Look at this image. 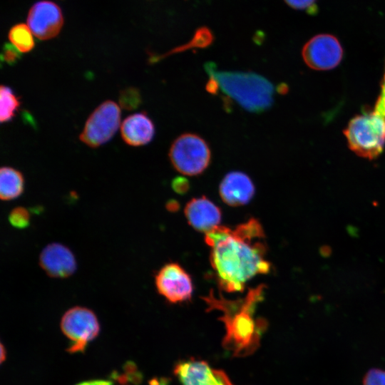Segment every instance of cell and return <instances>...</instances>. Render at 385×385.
<instances>
[{"label":"cell","instance_id":"9","mask_svg":"<svg viewBox=\"0 0 385 385\" xmlns=\"http://www.w3.org/2000/svg\"><path fill=\"white\" fill-rule=\"evenodd\" d=\"M158 293L172 303L187 301L191 298L193 286L190 276L178 263L163 266L155 276Z\"/></svg>","mask_w":385,"mask_h":385},{"label":"cell","instance_id":"3","mask_svg":"<svg viewBox=\"0 0 385 385\" xmlns=\"http://www.w3.org/2000/svg\"><path fill=\"white\" fill-rule=\"evenodd\" d=\"M263 289V285H260L250 289L244 299L235 301L223 297L216 298L212 292L205 297L210 309L224 312L222 319L227 330V344L231 345L233 343L237 351L246 350L258 340V328L252 313L256 303L262 298Z\"/></svg>","mask_w":385,"mask_h":385},{"label":"cell","instance_id":"5","mask_svg":"<svg viewBox=\"0 0 385 385\" xmlns=\"http://www.w3.org/2000/svg\"><path fill=\"white\" fill-rule=\"evenodd\" d=\"M168 155L177 171L190 176L203 173L211 160L207 143L200 135L190 133L180 135L173 142Z\"/></svg>","mask_w":385,"mask_h":385},{"label":"cell","instance_id":"4","mask_svg":"<svg viewBox=\"0 0 385 385\" xmlns=\"http://www.w3.org/2000/svg\"><path fill=\"white\" fill-rule=\"evenodd\" d=\"M344 133L357 155L369 160L378 157L385 146V94H380L373 110L354 117Z\"/></svg>","mask_w":385,"mask_h":385},{"label":"cell","instance_id":"26","mask_svg":"<svg viewBox=\"0 0 385 385\" xmlns=\"http://www.w3.org/2000/svg\"><path fill=\"white\" fill-rule=\"evenodd\" d=\"M1 361L3 362L4 359H5V355H4V353H5V350L4 349V346L3 344L1 345Z\"/></svg>","mask_w":385,"mask_h":385},{"label":"cell","instance_id":"22","mask_svg":"<svg viewBox=\"0 0 385 385\" xmlns=\"http://www.w3.org/2000/svg\"><path fill=\"white\" fill-rule=\"evenodd\" d=\"M364 385H385V371L370 369L364 379Z\"/></svg>","mask_w":385,"mask_h":385},{"label":"cell","instance_id":"6","mask_svg":"<svg viewBox=\"0 0 385 385\" xmlns=\"http://www.w3.org/2000/svg\"><path fill=\"white\" fill-rule=\"evenodd\" d=\"M120 123V110L116 103L106 101L89 115L79 139L91 148H98L109 141Z\"/></svg>","mask_w":385,"mask_h":385},{"label":"cell","instance_id":"17","mask_svg":"<svg viewBox=\"0 0 385 385\" xmlns=\"http://www.w3.org/2000/svg\"><path fill=\"white\" fill-rule=\"evenodd\" d=\"M21 105L20 100L11 88L0 87V120L1 123L11 120Z\"/></svg>","mask_w":385,"mask_h":385},{"label":"cell","instance_id":"16","mask_svg":"<svg viewBox=\"0 0 385 385\" xmlns=\"http://www.w3.org/2000/svg\"><path fill=\"white\" fill-rule=\"evenodd\" d=\"M24 178L18 170L4 166L0 170V197L2 200H14L24 192Z\"/></svg>","mask_w":385,"mask_h":385},{"label":"cell","instance_id":"23","mask_svg":"<svg viewBox=\"0 0 385 385\" xmlns=\"http://www.w3.org/2000/svg\"><path fill=\"white\" fill-rule=\"evenodd\" d=\"M287 4L294 9L306 11L314 14L317 10L316 0H284Z\"/></svg>","mask_w":385,"mask_h":385},{"label":"cell","instance_id":"24","mask_svg":"<svg viewBox=\"0 0 385 385\" xmlns=\"http://www.w3.org/2000/svg\"><path fill=\"white\" fill-rule=\"evenodd\" d=\"M173 189L178 192H183L188 188V181L183 178H177L173 181Z\"/></svg>","mask_w":385,"mask_h":385},{"label":"cell","instance_id":"25","mask_svg":"<svg viewBox=\"0 0 385 385\" xmlns=\"http://www.w3.org/2000/svg\"><path fill=\"white\" fill-rule=\"evenodd\" d=\"M76 385H113L111 381L96 379L81 382Z\"/></svg>","mask_w":385,"mask_h":385},{"label":"cell","instance_id":"18","mask_svg":"<svg viewBox=\"0 0 385 385\" xmlns=\"http://www.w3.org/2000/svg\"><path fill=\"white\" fill-rule=\"evenodd\" d=\"M32 34L29 26L25 24H18L11 28L8 36L11 43L21 53H27L35 46Z\"/></svg>","mask_w":385,"mask_h":385},{"label":"cell","instance_id":"2","mask_svg":"<svg viewBox=\"0 0 385 385\" xmlns=\"http://www.w3.org/2000/svg\"><path fill=\"white\" fill-rule=\"evenodd\" d=\"M205 68L222 93L232 98L245 110L262 113L273 104L274 87L266 78L254 72L218 71L212 62Z\"/></svg>","mask_w":385,"mask_h":385},{"label":"cell","instance_id":"10","mask_svg":"<svg viewBox=\"0 0 385 385\" xmlns=\"http://www.w3.org/2000/svg\"><path fill=\"white\" fill-rule=\"evenodd\" d=\"M27 23L36 37L48 40L58 34L63 26V18L56 4L51 1H41L30 9Z\"/></svg>","mask_w":385,"mask_h":385},{"label":"cell","instance_id":"19","mask_svg":"<svg viewBox=\"0 0 385 385\" xmlns=\"http://www.w3.org/2000/svg\"><path fill=\"white\" fill-rule=\"evenodd\" d=\"M118 100L120 107L127 111L135 110L142 102L140 91L135 87H128L120 91Z\"/></svg>","mask_w":385,"mask_h":385},{"label":"cell","instance_id":"21","mask_svg":"<svg viewBox=\"0 0 385 385\" xmlns=\"http://www.w3.org/2000/svg\"><path fill=\"white\" fill-rule=\"evenodd\" d=\"M2 61L9 65H14L21 58V52L11 43H6L1 54Z\"/></svg>","mask_w":385,"mask_h":385},{"label":"cell","instance_id":"11","mask_svg":"<svg viewBox=\"0 0 385 385\" xmlns=\"http://www.w3.org/2000/svg\"><path fill=\"white\" fill-rule=\"evenodd\" d=\"M39 265L48 276L59 279L71 277L77 269L73 252L59 242L50 243L41 250Z\"/></svg>","mask_w":385,"mask_h":385},{"label":"cell","instance_id":"15","mask_svg":"<svg viewBox=\"0 0 385 385\" xmlns=\"http://www.w3.org/2000/svg\"><path fill=\"white\" fill-rule=\"evenodd\" d=\"M155 125L145 113L128 116L120 126L123 141L128 145L140 146L150 143L155 135Z\"/></svg>","mask_w":385,"mask_h":385},{"label":"cell","instance_id":"12","mask_svg":"<svg viewBox=\"0 0 385 385\" xmlns=\"http://www.w3.org/2000/svg\"><path fill=\"white\" fill-rule=\"evenodd\" d=\"M175 374L182 385H233L223 371L213 369L202 361L180 363Z\"/></svg>","mask_w":385,"mask_h":385},{"label":"cell","instance_id":"7","mask_svg":"<svg viewBox=\"0 0 385 385\" xmlns=\"http://www.w3.org/2000/svg\"><path fill=\"white\" fill-rule=\"evenodd\" d=\"M61 329L71 341L68 351L76 353L84 351L87 344L97 337L100 324L92 310L76 306L63 314L61 320Z\"/></svg>","mask_w":385,"mask_h":385},{"label":"cell","instance_id":"1","mask_svg":"<svg viewBox=\"0 0 385 385\" xmlns=\"http://www.w3.org/2000/svg\"><path fill=\"white\" fill-rule=\"evenodd\" d=\"M265 238L262 226L255 218L234 229L219 225L205 234L210 264L223 290L242 292L252 277L270 271Z\"/></svg>","mask_w":385,"mask_h":385},{"label":"cell","instance_id":"8","mask_svg":"<svg viewBox=\"0 0 385 385\" xmlns=\"http://www.w3.org/2000/svg\"><path fill=\"white\" fill-rule=\"evenodd\" d=\"M305 63L317 71L330 70L337 66L343 56L338 39L331 34H319L310 38L302 48Z\"/></svg>","mask_w":385,"mask_h":385},{"label":"cell","instance_id":"14","mask_svg":"<svg viewBox=\"0 0 385 385\" xmlns=\"http://www.w3.org/2000/svg\"><path fill=\"white\" fill-rule=\"evenodd\" d=\"M255 186L250 178L240 171L228 173L219 187L220 195L224 202L230 206L248 203L255 194Z\"/></svg>","mask_w":385,"mask_h":385},{"label":"cell","instance_id":"13","mask_svg":"<svg viewBox=\"0 0 385 385\" xmlns=\"http://www.w3.org/2000/svg\"><path fill=\"white\" fill-rule=\"evenodd\" d=\"M188 223L197 231L207 232L220 225L221 211L206 197L193 198L185 207Z\"/></svg>","mask_w":385,"mask_h":385},{"label":"cell","instance_id":"20","mask_svg":"<svg viewBox=\"0 0 385 385\" xmlns=\"http://www.w3.org/2000/svg\"><path fill=\"white\" fill-rule=\"evenodd\" d=\"M11 226L17 229H24L29 226L31 215L27 209L18 206L12 209L8 216Z\"/></svg>","mask_w":385,"mask_h":385}]
</instances>
